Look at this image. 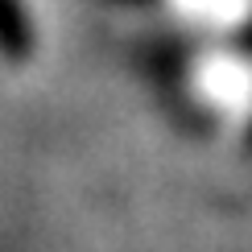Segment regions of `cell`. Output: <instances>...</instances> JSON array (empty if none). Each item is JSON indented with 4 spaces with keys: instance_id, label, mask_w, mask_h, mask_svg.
<instances>
[{
    "instance_id": "cell-1",
    "label": "cell",
    "mask_w": 252,
    "mask_h": 252,
    "mask_svg": "<svg viewBox=\"0 0 252 252\" xmlns=\"http://www.w3.org/2000/svg\"><path fill=\"white\" fill-rule=\"evenodd\" d=\"M0 50L4 54H25V21H21L17 0H0Z\"/></svg>"
}]
</instances>
